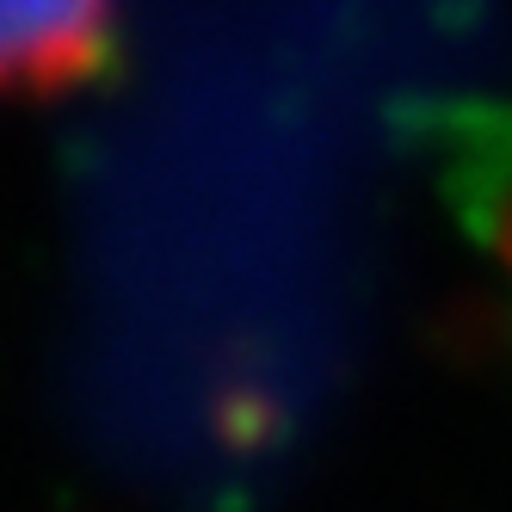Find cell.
Instances as JSON below:
<instances>
[{"mask_svg": "<svg viewBox=\"0 0 512 512\" xmlns=\"http://www.w3.org/2000/svg\"><path fill=\"white\" fill-rule=\"evenodd\" d=\"M112 56L105 7H0V105L56 99Z\"/></svg>", "mask_w": 512, "mask_h": 512, "instance_id": "obj_1", "label": "cell"}]
</instances>
